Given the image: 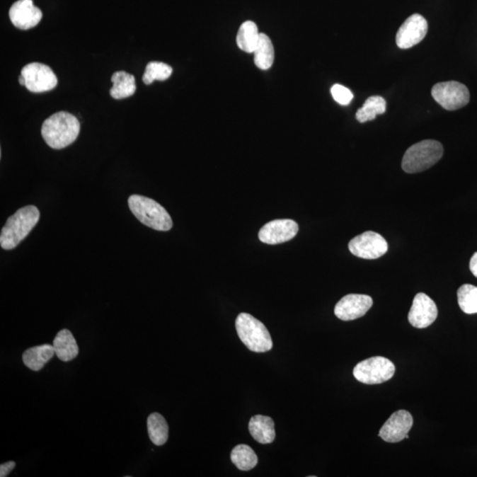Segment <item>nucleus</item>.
Returning a JSON list of instances; mask_svg holds the SVG:
<instances>
[{"instance_id": "4468645a", "label": "nucleus", "mask_w": 477, "mask_h": 477, "mask_svg": "<svg viewBox=\"0 0 477 477\" xmlns=\"http://www.w3.org/2000/svg\"><path fill=\"white\" fill-rule=\"evenodd\" d=\"M410 413L406 410L394 412L381 428L379 437L388 443H398L405 439L413 426Z\"/></svg>"}, {"instance_id": "9b49d317", "label": "nucleus", "mask_w": 477, "mask_h": 477, "mask_svg": "<svg viewBox=\"0 0 477 477\" xmlns=\"http://www.w3.org/2000/svg\"><path fill=\"white\" fill-rule=\"evenodd\" d=\"M299 226L294 220L276 219L265 224L259 231V240L263 243L276 245L291 241L297 236Z\"/></svg>"}, {"instance_id": "f8f14e48", "label": "nucleus", "mask_w": 477, "mask_h": 477, "mask_svg": "<svg viewBox=\"0 0 477 477\" xmlns=\"http://www.w3.org/2000/svg\"><path fill=\"white\" fill-rule=\"evenodd\" d=\"M437 314L439 311L432 299L425 294L419 293L413 301L410 311L408 313V321L415 328H427L435 322Z\"/></svg>"}, {"instance_id": "dca6fc26", "label": "nucleus", "mask_w": 477, "mask_h": 477, "mask_svg": "<svg viewBox=\"0 0 477 477\" xmlns=\"http://www.w3.org/2000/svg\"><path fill=\"white\" fill-rule=\"evenodd\" d=\"M248 430L253 439L260 444H270L275 439L274 422L269 416L261 415L253 416L248 423Z\"/></svg>"}, {"instance_id": "6ab92c4d", "label": "nucleus", "mask_w": 477, "mask_h": 477, "mask_svg": "<svg viewBox=\"0 0 477 477\" xmlns=\"http://www.w3.org/2000/svg\"><path fill=\"white\" fill-rule=\"evenodd\" d=\"M113 86L110 91V95L115 99H123L131 97L137 91L134 76L132 74L120 71L113 74L112 76Z\"/></svg>"}, {"instance_id": "4be33fe9", "label": "nucleus", "mask_w": 477, "mask_h": 477, "mask_svg": "<svg viewBox=\"0 0 477 477\" xmlns=\"http://www.w3.org/2000/svg\"><path fill=\"white\" fill-rule=\"evenodd\" d=\"M147 428L149 439L156 446H163L168 440L169 427L159 413H152L149 415Z\"/></svg>"}, {"instance_id": "ddd939ff", "label": "nucleus", "mask_w": 477, "mask_h": 477, "mask_svg": "<svg viewBox=\"0 0 477 477\" xmlns=\"http://www.w3.org/2000/svg\"><path fill=\"white\" fill-rule=\"evenodd\" d=\"M372 305V298L369 295L347 294L338 302L334 309V314L343 321H352L364 316Z\"/></svg>"}, {"instance_id": "c85d7f7f", "label": "nucleus", "mask_w": 477, "mask_h": 477, "mask_svg": "<svg viewBox=\"0 0 477 477\" xmlns=\"http://www.w3.org/2000/svg\"><path fill=\"white\" fill-rule=\"evenodd\" d=\"M469 269H471L473 275L477 277V252L473 255L469 263Z\"/></svg>"}, {"instance_id": "5701e85b", "label": "nucleus", "mask_w": 477, "mask_h": 477, "mask_svg": "<svg viewBox=\"0 0 477 477\" xmlns=\"http://www.w3.org/2000/svg\"><path fill=\"white\" fill-rule=\"evenodd\" d=\"M231 461L242 471H248L258 465V458L247 444H238L231 453Z\"/></svg>"}, {"instance_id": "f03ea898", "label": "nucleus", "mask_w": 477, "mask_h": 477, "mask_svg": "<svg viewBox=\"0 0 477 477\" xmlns=\"http://www.w3.org/2000/svg\"><path fill=\"white\" fill-rule=\"evenodd\" d=\"M40 219L39 209L33 205L18 209L11 216L0 234V245L6 251L16 248L28 236Z\"/></svg>"}, {"instance_id": "1a4fd4ad", "label": "nucleus", "mask_w": 477, "mask_h": 477, "mask_svg": "<svg viewBox=\"0 0 477 477\" xmlns=\"http://www.w3.org/2000/svg\"><path fill=\"white\" fill-rule=\"evenodd\" d=\"M21 76L26 80L25 87L33 93L53 90L58 84V79L51 67L42 63H30L21 69Z\"/></svg>"}, {"instance_id": "6e6552de", "label": "nucleus", "mask_w": 477, "mask_h": 477, "mask_svg": "<svg viewBox=\"0 0 477 477\" xmlns=\"http://www.w3.org/2000/svg\"><path fill=\"white\" fill-rule=\"evenodd\" d=\"M348 248L357 258L373 260L386 254L388 251V243L386 238L379 234L368 231L352 238Z\"/></svg>"}, {"instance_id": "cd10ccee", "label": "nucleus", "mask_w": 477, "mask_h": 477, "mask_svg": "<svg viewBox=\"0 0 477 477\" xmlns=\"http://www.w3.org/2000/svg\"><path fill=\"white\" fill-rule=\"evenodd\" d=\"M16 462L7 461L6 464L0 465V476L6 477L8 476L11 471L16 467Z\"/></svg>"}, {"instance_id": "9d476101", "label": "nucleus", "mask_w": 477, "mask_h": 477, "mask_svg": "<svg viewBox=\"0 0 477 477\" xmlns=\"http://www.w3.org/2000/svg\"><path fill=\"white\" fill-rule=\"evenodd\" d=\"M428 32V23L421 14H413L404 21L396 35L398 48L409 49L423 40Z\"/></svg>"}, {"instance_id": "f3484780", "label": "nucleus", "mask_w": 477, "mask_h": 477, "mask_svg": "<svg viewBox=\"0 0 477 477\" xmlns=\"http://www.w3.org/2000/svg\"><path fill=\"white\" fill-rule=\"evenodd\" d=\"M52 346L54 347L57 357L62 362L72 361L79 354V347L76 340L72 333L67 329L59 331L53 340Z\"/></svg>"}, {"instance_id": "bb28decb", "label": "nucleus", "mask_w": 477, "mask_h": 477, "mask_svg": "<svg viewBox=\"0 0 477 477\" xmlns=\"http://www.w3.org/2000/svg\"><path fill=\"white\" fill-rule=\"evenodd\" d=\"M331 93H332L334 100L339 103L341 105H350L354 98V95L350 88L344 87L340 84L333 85L332 88H331Z\"/></svg>"}, {"instance_id": "a878e982", "label": "nucleus", "mask_w": 477, "mask_h": 477, "mask_svg": "<svg viewBox=\"0 0 477 477\" xmlns=\"http://www.w3.org/2000/svg\"><path fill=\"white\" fill-rule=\"evenodd\" d=\"M173 69L166 63L152 62L146 67L145 73L142 76V81L149 85L154 81H166L172 76Z\"/></svg>"}, {"instance_id": "393cba45", "label": "nucleus", "mask_w": 477, "mask_h": 477, "mask_svg": "<svg viewBox=\"0 0 477 477\" xmlns=\"http://www.w3.org/2000/svg\"><path fill=\"white\" fill-rule=\"evenodd\" d=\"M458 304L466 314L477 313V287L466 284L458 289Z\"/></svg>"}, {"instance_id": "c756f323", "label": "nucleus", "mask_w": 477, "mask_h": 477, "mask_svg": "<svg viewBox=\"0 0 477 477\" xmlns=\"http://www.w3.org/2000/svg\"><path fill=\"white\" fill-rule=\"evenodd\" d=\"M19 83L21 85H23V86H25V85H26V80H25V78L23 76H21V74L19 77Z\"/></svg>"}, {"instance_id": "412c9836", "label": "nucleus", "mask_w": 477, "mask_h": 477, "mask_svg": "<svg viewBox=\"0 0 477 477\" xmlns=\"http://www.w3.org/2000/svg\"><path fill=\"white\" fill-rule=\"evenodd\" d=\"M253 53H254L255 66L259 69L267 70L273 65L275 53H274L272 40L268 35L260 34L258 44Z\"/></svg>"}, {"instance_id": "f257e3e1", "label": "nucleus", "mask_w": 477, "mask_h": 477, "mask_svg": "<svg viewBox=\"0 0 477 477\" xmlns=\"http://www.w3.org/2000/svg\"><path fill=\"white\" fill-rule=\"evenodd\" d=\"M80 130L81 124L76 117L67 112H59L45 120L41 133L50 147L60 149L76 142Z\"/></svg>"}, {"instance_id": "a211bd4d", "label": "nucleus", "mask_w": 477, "mask_h": 477, "mask_svg": "<svg viewBox=\"0 0 477 477\" xmlns=\"http://www.w3.org/2000/svg\"><path fill=\"white\" fill-rule=\"evenodd\" d=\"M55 355L54 347L52 345L45 344L28 348L23 353V361L28 369L39 372Z\"/></svg>"}, {"instance_id": "20e7f679", "label": "nucleus", "mask_w": 477, "mask_h": 477, "mask_svg": "<svg viewBox=\"0 0 477 477\" xmlns=\"http://www.w3.org/2000/svg\"><path fill=\"white\" fill-rule=\"evenodd\" d=\"M444 154L443 145L435 140H425L408 149L402 159L404 172L418 173L430 168L439 161Z\"/></svg>"}, {"instance_id": "aec40b11", "label": "nucleus", "mask_w": 477, "mask_h": 477, "mask_svg": "<svg viewBox=\"0 0 477 477\" xmlns=\"http://www.w3.org/2000/svg\"><path fill=\"white\" fill-rule=\"evenodd\" d=\"M260 34L254 21H248L238 28L236 42L238 47L245 52L253 53L258 44Z\"/></svg>"}, {"instance_id": "2eb2a0df", "label": "nucleus", "mask_w": 477, "mask_h": 477, "mask_svg": "<svg viewBox=\"0 0 477 477\" xmlns=\"http://www.w3.org/2000/svg\"><path fill=\"white\" fill-rule=\"evenodd\" d=\"M9 17L14 26L21 30H28L40 23L42 13L34 6L33 0H18L11 6Z\"/></svg>"}, {"instance_id": "423d86ee", "label": "nucleus", "mask_w": 477, "mask_h": 477, "mask_svg": "<svg viewBox=\"0 0 477 477\" xmlns=\"http://www.w3.org/2000/svg\"><path fill=\"white\" fill-rule=\"evenodd\" d=\"M353 373L355 379L362 384H382L393 377L395 365L389 359L375 357L359 362Z\"/></svg>"}, {"instance_id": "b1692460", "label": "nucleus", "mask_w": 477, "mask_h": 477, "mask_svg": "<svg viewBox=\"0 0 477 477\" xmlns=\"http://www.w3.org/2000/svg\"><path fill=\"white\" fill-rule=\"evenodd\" d=\"M386 111V101L380 96H372L369 98L357 113V120L364 123L376 119V117Z\"/></svg>"}, {"instance_id": "0eeeda50", "label": "nucleus", "mask_w": 477, "mask_h": 477, "mask_svg": "<svg viewBox=\"0 0 477 477\" xmlns=\"http://www.w3.org/2000/svg\"><path fill=\"white\" fill-rule=\"evenodd\" d=\"M432 95L437 104L447 111H455L467 105L471 99L469 91L464 84L450 81L434 85Z\"/></svg>"}, {"instance_id": "39448f33", "label": "nucleus", "mask_w": 477, "mask_h": 477, "mask_svg": "<svg viewBox=\"0 0 477 477\" xmlns=\"http://www.w3.org/2000/svg\"><path fill=\"white\" fill-rule=\"evenodd\" d=\"M236 327L242 343L255 353H265L273 347L272 337L265 325L248 313L237 316Z\"/></svg>"}, {"instance_id": "7ed1b4c3", "label": "nucleus", "mask_w": 477, "mask_h": 477, "mask_svg": "<svg viewBox=\"0 0 477 477\" xmlns=\"http://www.w3.org/2000/svg\"><path fill=\"white\" fill-rule=\"evenodd\" d=\"M130 211L139 222L156 231H169L173 220L166 209L159 202L142 195H133L128 198Z\"/></svg>"}]
</instances>
